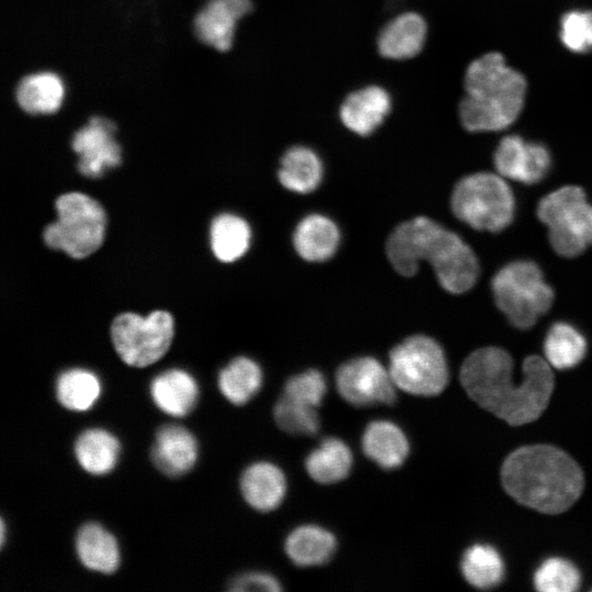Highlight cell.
Here are the masks:
<instances>
[{
	"label": "cell",
	"instance_id": "obj_11",
	"mask_svg": "<svg viewBox=\"0 0 592 592\" xmlns=\"http://www.w3.org/2000/svg\"><path fill=\"white\" fill-rule=\"evenodd\" d=\"M395 386L389 371L368 356L353 358L337 372L339 394L356 407L391 405L396 399Z\"/></svg>",
	"mask_w": 592,
	"mask_h": 592
},
{
	"label": "cell",
	"instance_id": "obj_22",
	"mask_svg": "<svg viewBox=\"0 0 592 592\" xmlns=\"http://www.w3.org/2000/svg\"><path fill=\"white\" fill-rule=\"evenodd\" d=\"M365 455L385 469L399 467L409 453L403 432L389 421H374L367 425L362 439Z\"/></svg>",
	"mask_w": 592,
	"mask_h": 592
},
{
	"label": "cell",
	"instance_id": "obj_16",
	"mask_svg": "<svg viewBox=\"0 0 592 592\" xmlns=\"http://www.w3.org/2000/svg\"><path fill=\"white\" fill-rule=\"evenodd\" d=\"M390 96L383 88L372 86L351 93L340 111L343 124L366 136L373 133L390 111Z\"/></svg>",
	"mask_w": 592,
	"mask_h": 592
},
{
	"label": "cell",
	"instance_id": "obj_15",
	"mask_svg": "<svg viewBox=\"0 0 592 592\" xmlns=\"http://www.w3.org/2000/svg\"><path fill=\"white\" fill-rule=\"evenodd\" d=\"M197 453L194 435L181 425L169 424L158 430L150 457L162 474L179 477L193 468Z\"/></svg>",
	"mask_w": 592,
	"mask_h": 592
},
{
	"label": "cell",
	"instance_id": "obj_21",
	"mask_svg": "<svg viewBox=\"0 0 592 592\" xmlns=\"http://www.w3.org/2000/svg\"><path fill=\"white\" fill-rule=\"evenodd\" d=\"M340 234L335 224L326 216H306L294 232V247L307 261L320 262L330 259L339 244Z\"/></svg>",
	"mask_w": 592,
	"mask_h": 592
},
{
	"label": "cell",
	"instance_id": "obj_35",
	"mask_svg": "<svg viewBox=\"0 0 592 592\" xmlns=\"http://www.w3.org/2000/svg\"><path fill=\"white\" fill-rule=\"evenodd\" d=\"M560 39L574 53L592 50V11H570L560 22Z\"/></svg>",
	"mask_w": 592,
	"mask_h": 592
},
{
	"label": "cell",
	"instance_id": "obj_2",
	"mask_svg": "<svg viewBox=\"0 0 592 592\" xmlns=\"http://www.w3.org/2000/svg\"><path fill=\"white\" fill-rule=\"evenodd\" d=\"M501 481L516 502L546 514L567 511L584 488V476L577 462L547 444L513 451L502 464Z\"/></svg>",
	"mask_w": 592,
	"mask_h": 592
},
{
	"label": "cell",
	"instance_id": "obj_17",
	"mask_svg": "<svg viewBox=\"0 0 592 592\" xmlns=\"http://www.w3.org/2000/svg\"><path fill=\"white\" fill-rule=\"evenodd\" d=\"M150 395L156 406L164 413L184 417L197 402L198 386L187 372L172 368L152 379Z\"/></svg>",
	"mask_w": 592,
	"mask_h": 592
},
{
	"label": "cell",
	"instance_id": "obj_34",
	"mask_svg": "<svg viewBox=\"0 0 592 592\" xmlns=\"http://www.w3.org/2000/svg\"><path fill=\"white\" fill-rule=\"evenodd\" d=\"M533 583L542 592H573L581 584V573L570 560L549 557L535 570Z\"/></svg>",
	"mask_w": 592,
	"mask_h": 592
},
{
	"label": "cell",
	"instance_id": "obj_6",
	"mask_svg": "<svg viewBox=\"0 0 592 592\" xmlns=\"http://www.w3.org/2000/svg\"><path fill=\"white\" fill-rule=\"evenodd\" d=\"M57 220L44 229V241L54 250H62L73 259H83L103 243L106 215L102 205L80 192L59 196Z\"/></svg>",
	"mask_w": 592,
	"mask_h": 592
},
{
	"label": "cell",
	"instance_id": "obj_13",
	"mask_svg": "<svg viewBox=\"0 0 592 592\" xmlns=\"http://www.w3.org/2000/svg\"><path fill=\"white\" fill-rule=\"evenodd\" d=\"M493 162L502 177L524 184H535L549 172L551 157L544 145L510 135L499 143Z\"/></svg>",
	"mask_w": 592,
	"mask_h": 592
},
{
	"label": "cell",
	"instance_id": "obj_3",
	"mask_svg": "<svg viewBox=\"0 0 592 592\" xmlns=\"http://www.w3.org/2000/svg\"><path fill=\"white\" fill-rule=\"evenodd\" d=\"M465 88L467 95L459 104V117L469 132L504 129L517 118L524 105L526 81L506 66L499 53L486 54L469 65Z\"/></svg>",
	"mask_w": 592,
	"mask_h": 592
},
{
	"label": "cell",
	"instance_id": "obj_4",
	"mask_svg": "<svg viewBox=\"0 0 592 592\" xmlns=\"http://www.w3.org/2000/svg\"><path fill=\"white\" fill-rule=\"evenodd\" d=\"M399 250L410 265L426 260L434 269L441 286L453 294L470 289L479 276L474 251L459 236L428 217H415L402 224Z\"/></svg>",
	"mask_w": 592,
	"mask_h": 592
},
{
	"label": "cell",
	"instance_id": "obj_10",
	"mask_svg": "<svg viewBox=\"0 0 592 592\" xmlns=\"http://www.w3.org/2000/svg\"><path fill=\"white\" fill-rule=\"evenodd\" d=\"M173 335V317L164 310H155L147 317L124 312L111 326L116 353L133 367H146L160 360L169 350Z\"/></svg>",
	"mask_w": 592,
	"mask_h": 592
},
{
	"label": "cell",
	"instance_id": "obj_36",
	"mask_svg": "<svg viewBox=\"0 0 592 592\" xmlns=\"http://www.w3.org/2000/svg\"><path fill=\"white\" fill-rule=\"evenodd\" d=\"M326 380L316 369H309L291 377L285 384L283 394L304 400L318 408L326 394Z\"/></svg>",
	"mask_w": 592,
	"mask_h": 592
},
{
	"label": "cell",
	"instance_id": "obj_38",
	"mask_svg": "<svg viewBox=\"0 0 592 592\" xmlns=\"http://www.w3.org/2000/svg\"><path fill=\"white\" fill-rule=\"evenodd\" d=\"M4 542H5V523L2 520L1 521V545L2 546H3Z\"/></svg>",
	"mask_w": 592,
	"mask_h": 592
},
{
	"label": "cell",
	"instance_id": "obj_18",
	"mask_svg": "<svg viewBox=\"0 0 592 592\" xmlns=\"http://www.w3.org/2000/svg\"><path fill=\"white\" fill-rule=\"evenodd\" d=\"M240 488L243 498L252 508L267 512L281 504L286 482L280 468L271 463L260 462L243 471Z\"/></svg>",
	"mask_w": 592,
	"mask_h": 592
},
{
	"label": "cell",
	"instance_id": "obj_27",
	"mask_svg": "<svg viewBox=\"0 0 592 592\" xmlns=\"http://www.w3.org/2000/svg\"><path fill=\"white\" fill-rule=\"evenodd\" d=\"M460 569L465 580L478 589L494 588L505 576L502 556L489 544L468 547L463 555Z\"/></svg>",
	"mask_w": 592,
	"mask_h": 592
},
{
	"label": "cell",
	"instance_id": "obj_31",
	"mask_svg": "<svg viewBox=\"0 0 592 592\" xmlns=\"http://www.w3.org/2000/svg\"><path fill=\"white\" fill-rule=\"evenodd\" d=\"M250 238V227L239 216L221 214L212 223V249L216 258L223 262H232L241 258L249 248Z\"/></svg>",
	"mask_w": 592,
	"mask_h": 592
},
{
	"label": "cell",
	"instance_id": "obj_30",
	"mask_svg": "<svg viewBox=\"0 0 592 592\" xmlns=\"http://www.w3.org/2000/svg\"><path fill=\"white\" fill-rule=\"evenodd\" d=\"M262 371L252 360L239 356L219 373L218 386L231 403L240 406L248 402L260 390Z\"/></svg>",
	"mask_w": 592,
	"mask_h": 592
},
{
	"label": "cell",
	"instance_id": "obj_14",
	"mask_svg": "<svg viewBox=\"0 0 592 592\" xmlns=\"http://www.w3.org/2000/svg\"><path fill=\"white\" fill-rule=\"evenodd\" d=\"M250 0H208L194 19L195 35L225 52L230 48L237 21L251 11Z\"/></svg>",
	"mask_w": 592,
	"mask_h": 592
},
{
	"label": "cell",
	"instance_id": "obj_26",
	"mask_svg": "<svg viewBox=\"0 0 592 592\" xmlns=\"http://www.w3.org/2000/svg\"><path fill=\"white\" fill-rule=\"evenodd\" d=\"M322 163L311 149L295 146L281 160L278 180L286 189L306 194L314 191L322 179Z\"/></svg>",
	"mask_w": 592,
	"mask_h": 592
},
{
	"label": "cell",
	"instance_id": "obj_8",
	"mask_svg": "<svg viewBox=\"0 0 592 592\" xmlns=\"http://www.w3.org/2000/svg\"><path fill=\"white\" fill-rule=\"evenodd\" d=\"M537 216L559 255L573 258L592 244V205L581 187L568 185L547 194L537 205Z\"/></svg>",
	"mask_w": 592,
	"mask_h": 592
},
{
	"label": "cell",
	"instance_id": "obj_29",
	"mask_svg": "<svg viewBox=\"0 0 592 592\" xmlns=\"http://www.w3.org/2000/svg\"><path fill=\"white\" fill-rule=\"evenodd\" d=\"M544 353L550 366L568 369L578 365L587 353L583 334L568 322H555L546 333Z\"/></svg>",
	"mask_w": 592,
	"mask_h": 592
},
{
	"label": "cell",
	"instance_id": "obj_9",
	"mask_svg": "<svg viewBox=\"0 0 592 592\" xmlns=\"http://www.w3.org/2000/svg\"><path fill=\"white\" fill-rule=\"evenodd\" d=\"M389 373L398 388L419 396L439 395L448 382L444 352L425 335L409 337L391 350Z\"/></svg>",
	"mask_w": 592,
	"mask_h": 592
},
{
	"label": "cell",
	"instance_id": "obj_25",
	"mask_svg": "<svg viewBox=\"0 0 592 592\" xmlns=\"http://www.w3.org/2000/svg\"><path fill=\"white\" fill-rule=\"evenodd\" d=\"M335 538L316 525H304L294 530L285 542L291 560L300 567L319 566L327 562L335 550Z\"/></svg>",
	"mask_w": 592,
	"mask_h": 592
},
{
	"label": "cell",
	"instance_id": "obj_1",
	"mask_svg": "<svg viewBox=\"0 0 592 592\" xmlns=\"http://www.w3.org/2000/svg\"><path fill=\"white\" fill-rule=\"evenodd\" d=\"M522 375V380L514 383L511 355L501 348L487 346L464 361L460 383L482 409L510 425H523L538 419L547 408L555 379L550 364L538 355L524 358Z\"/></svg>",
	"mask_w": 592,
	"mask_h": 592
},
{
	"label": "cell",
	"instance_id": "obj_24",
	"mask_svg": "<svg viewBox=\"0 0 592 592\" xmlns=\"http://www.w3.org/2000/svg\"><path fill=\"white\" fill-rule=\"evenodd\" d=\"M64 86L53 72H38L24 77L18 84L15 98L29 114H52L62 101Z\"/></svg>",
	"mask_w": 592,
	"mask_h": 592
},
{
	"label": "cell",
	"instance_id": "obj_7",
	"mask_svg": "<svg viewBox=\"0 0 592 592\" xmlns=\"http://www.w3.org/2000/svg\"><path fill=\"white\" fill-rule=\"evenodd\" d=\"M451 206L454 215L477 230L499 232L515 214L514 195L496 174L478 172L463 178L455 186Z\"/></svg>",
	"mask_w": 592,
	"mask_h": 592
},
{
	"label": "cell",
	"instance_id": "obj_19",
	"mask_svg": "<svg viewBox=\"0 0 592 592\" xmlns=\"http://www.w3.org/2000/svg\"><path fill=\"white\" fill-rule=\"evenodd\" d=\"M76 551L81 563L93 571L109 574L119 566L121 554L116 538L98 523H86L79 528Z\"/></svg>",
	"mask_w": 592,
	"mask_h": 592
},
{
	"label": "cell",
	"instance_id": "obj_28",
	"mask_svg": "<svg viewBox=\"0 0 592 592\" xmlns=\"http://www.w3.org/2000/svg\"><path fill=\"white\" fill-rule=\"evenodd\" d=\"M352 466V454L339 439L328 437L306 459L309 476L320 483H333L344 479Z\"/></svg>",
	"mask_w": 592,
	"mask_h": 592
},
{
	"label": "cell",
	"instance_id": "obj_37",
	"mask_svg": "<svg viewBox=\"0 0 592 592\" xmlns=\"http://www.w3.org/2000/svg\"><path fill=\"white\" fill-rule=\"evenodd\" d=\"M282 588L278 581L269 573L262 572H251L242 574L236 578L229 590L235 592H244V591H269L275 592L280 591Z\"/></svg>",
	"mask_w": 592,
	"mask_h": 592
},
{
	"label": "cell",
	"instance_id": "obj_5",
	"mask_svg": "<svg viewBox=\"0 0 592 592\" xmlns=\"http://www.w3.org/2000/svg\"><path fill=\"white\" fill-rule=\"evenodd\" d=\"M498 308L519 329H530L546 314L554 291L545 282L539 266L528 260H516L501 267L491 281Z\"/></svg>",
	"mask_w": 592,
	"mask_h": 592
},
{
	"label": "cell",
	"instance_id": "obj_20",
	"mask_svg": "<svg viewBox=\"0 0 592 592\" xmlns=\"http://www.w3.org/2000/svg\"><path fill=\"white\" fill-rule=\"evenodd\" d=\"M426 35L424 20L417 13H405L390 21L378 36V49L386 58L406 59L415 56Z\"/></svg>",
	"mask_w": 592,
	"mask_h": 592
},
{
	"label": "cell",
	"instance_id": "obj_12",
	"mask_svg": "<svg viewBox=\"0 0 592 592\" xmlns=\"http://www.w3.org/2000/svg\"><path fill=\"white\" fill-rule=\"evenodd\" d=\"M114 124L103 117H92L72 137V149L79 156L78 169L89 178H98L121 162V148L114 138Z\"/></svg>",
	"mask_w": 592,
	"mask_h": 592
},
{
	"label": "cell",
	"instance_id": "obj_32",
	"mask_svg": "<svg viewBox=\"0 0 592 592\" xmlns=\"http://www.w3.org/2000/svg\"><path fill=\"white\" fill-rule=\"evenodd\" d=\"M101 394V384L95 374L82 368L61 373L56 382L59 403L72 411L91 409Z\"/></svg>",
	"mask_w": 592,
	"mask_h": 592
},
{
	"label": "cell",
	"instance_id": "obj_23",
	"mask_svg": "<svg viewBox=\"0 0 592 592\" xmlns=\"http://www.w3.org/2000/svg\"><path fill=\"white\" fill-rule=\"evenodd\" d=\"M121 453L118 440L104 429H89L75 443L79 465L92 475L110 473L117 464Z\"/></svg>",
	"mask_w": 592,
	"mask_h": 592
},
{
	"label": "cell",
	"instance_id": "obj_33",
	"mask_svg": "<svg viewBox=\"0 0 592 592\" xmlns=\"http://www.w3.org/2000/svg\"><path fill=\"white\" fill-rule=\"evenodd\" d=\"M273 413L277 425L289 434L312 435L319 429L316 407L285 394L276 402Z\"/></svg>",
	"mask_w": 592,
	"mask_h": 592
}]
</instances>
